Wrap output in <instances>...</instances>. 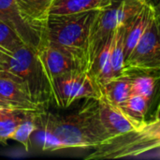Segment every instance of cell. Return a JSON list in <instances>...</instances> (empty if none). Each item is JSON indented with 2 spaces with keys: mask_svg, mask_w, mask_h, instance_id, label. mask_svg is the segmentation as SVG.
I'll return each instance as SVG.
<instances>
[{
  "mask_svg": "<svg viewBox=\"0 0 160 160\" xmlns=\"http://www.w3.org/2000/svg\"><path fill=\"white\" fill-rule=\"evenodd\" d=\"M154 14L155 6L153 2L149 0L128 23L125 38V59L130 54L146 31Z\"/></svg>",
  "mask_w": 160,
  "mask_h": 160,
  "instance_id": "8fae6325",
  "label": "cell"
},
{
  "mask_svg": "<svg viewBox=\"0 0 160 160\" xmlns=\"http://www.w3.org/2000/svg\"><path fill=\"white\" fill-rule=\"evenodd\" d=\"M153 4H154V3H153ZM154 6H155L156 9L160 13V0H158V2L157 4H154Z\"/></svg>",
  "mask_w": 160,
  "mask_h": 160,
  "instance_id": "7402d4cb",
  "label": "cell"
},
{
  "mask_svg": "<svg viewBox=\"0 0 160 160\" xmlns=\"http://www.w3.org/2000/svg\"><path fill=\"white\" fill-rule=\"evenodd\" d=\"M19 8L30 19L46 25L53 0H15Z\"/></svg>",
  "mask_w": 160,
  "mask_h": 160,
  "instance_id": "e0dca14e",
  "label": "cell"
},
{
  "mask_svg": "<svg viewBox=\"0 0 160 160\" xmlns=\"http://www.w3.org/2000/svg\"><path fill=\"white\" fill-rule=\"evenodd\" d=\"M0 73L22 85L31 100L42 109L52 102L50 80L38 52L31 47L8 51L0 46Z\"/></svg>",
  "mask_w": 160,
  "mask_h": 160,
  "instance_id": "7a4b0ae2",
  "label": "cell"
},
{
  "mask_svg": "<svg viewBox=\"0 0 160 160\" xmlns=\"http://www.w3.org/2000/svg\"><path fill=\"white\" fill-rule=\"evenodd\" d=\"M151 99L140 96V95H130L128 99L119 108L129 116L131 119L143 126L146 123V114L149 110Z\"/></svg>",
  "mask_w": 160,
  "mask_h": 160,
  "instance_id": "2e32d148",
  "label": "cell"
},
{
  "mask_svg": "<svg viewBox=\"0 0 160 160\" xmlns=\"http://www.w3.org/2000/svg\"><path fill=\"white\" fill-rule=\"evenodd\" d=\"M52 98L62 109L68 108L81 98L99 99L102 97L100 85L85 69H73L50 81Z\"/></svg>",
  "mask_w": 160,
  "mask_h": 160,
  "instance_id": "5b68a950",
  "label": "cell"
},
{
  "mask_svg": "<svg viewBox=\"0 0 160 160\" xmlns=\"http://www.w3.org/2000/svg\"><path fill=\"white\" fill-rule=\"evenodd\" d=\"M127 73L160 72V13L155 14L141 39L125 61Z\"/></svg>",
  "mask_w": 160,
  "mask_h": 160,
  "instance_id": "8992f818",
  "label": "cell"
},
{
  "mask_svg": "<svg viewBox=\"0 0 160 160\" xmlns=\"http://www.w3.org/2000/svg\"><path fill=\"white\" fill-rule=\"evenodd\" d=\"M43 111V110H42ZM41 111H35L30 115H28L23 121H22L14 129L10 136V140L16 141L23 145L25 151L30 150L31 145V135L34 131L38 129L37 116Z\"/></svg>",
  "mask_w": 160,
  "mask_h": 160,
  "instance_id": "ac0fdd59",
  "label": "cell"
},
{
  "mask_svg": "<svg viewBox=\"0 0 160 160\" xmlns=\"http://www.w3.org/2000/svg\"><path fill=\"white\" fill-rule=\"evenodd\" d=\"M132 79L131 73L113 77L101 86L102 97L112 105L121 106L130 96Z\"/></svg>",
  "mask_w": 160,
  "mask_h": 160,
  "instance_id": "7c38bea8",
  "label": "cell"
},
{
  "mask_svg": "<svg viewBox=\"0 0 160 160\" xmlns=\"http://www.w3.org/2000/svg\"><path fill=\"white\" fill-rule=\"evenodd\" d=\"M0 95L14 109L42 111L43 109L35 104L25 88L13 79L0 73Z\"/></svg>",
  "mask_w": 160,
  "mask_h": 160,
  "instance_id": "30bf717a",
  "label": "cell"
},
{
  "mask_svg": "<svg viewBox=\"0 0 160 160\" xmlns=\"http://www.w3.org/2000/svg\"><path fill=\"white\" fill-rule=\"evenodd\" d=\"M35 111L0 109V144H6L16 127Z\"/></svg>",
  "mask_w": 160,
  "mask_h": 160,
  "instance_id": "5bb4252c",
  "label": "cell"
},
{
  "mask_svg": "<svg viewBox=\"0 0 160 160\" xmlns=\"http://www.w3.org/2000/svg\"><path fill=\"white\" fill-rule=\"evenodd\" d=\"M0 21L14 30L27 46L37 52L48 41L46 25L27 17L15 0H0Z\"/></svg>",
  "mask_w": 160,
  "mask_h": 160,
  "instance_id": "52a82bcc",
  "label": "cell"
},
{
  "mask_svg": "<svg viewBox=\"0 0 160 160\" xmlns=\"http://www.w3.org/2000/svg\"><path fill=\"white\" fill-rule=\"evenodd\" d=\"M0 109H14V108L8 102L0 100Z\"/></svg>",
  "mask_w": 160,
  "mask_h": 160,
  "instance_id": "44dd1931",
  "label": "cell"
},
{
  "mask_svg": "<svg viewBox=\"0 0 160 160\" xmlns=\"http://www.w3.org/2000/svg\"><path fill=\"white\" fill-rule=\"evenodd\" d=\"M114 0H53L51 14H72L89 10H98L112 6Z\"/></svg>",
  "mask_w": 160,
  "mask_h": 160,
  "instance_id": "4fadbf2b",
  "label": "cell"
},
{
  "mask_svg": "<svg viewBox=\"0 0 160 160\" xmlns=\"http://www.w3.org/2000/svg\"><path fill=\"white\" fill-rule=\"evenodd\" d=\"M98 110L100 122L110 136V140L142 127L128 116L121 108L110 103L104 97L98 99Z\"/></svg>",
  "mask_w": 160,
  "mask_h": 160,
  "instance_id": "ba28073f",
  "label": "cell"
},
{
  "mask_svg": "<svg viewBox=\"0 0 160 160\" xmlns=\"http://www.w3.org/2000/svg\"><path fill=\"white\" fill-rule=\"evenodd\" d=\"M23 45L26 44L20 36L8 25L0 21V46L8 51H15Z\"/></svg>",
  "mask_w": 160,
  "mask_h": 160,
  "instance_id": "ffe728a7",
  "label": "cell"
},
{
  "mask_svg": "<svg viewBox=\"0 0 160 160\" xmlns=\"http://www.w3.org/2000/svg\"><path fill=\"white\" fill-rule=\"evenodd\" d=\"M38 54L50 81L73 69H85L71 54L48 41Z\"/></svg>",
  "mask_w": 160,
  "mask_h": 160,
  "instance_id": "9c48e42d",
  "label": "cell"
},
{
  "mask_svg": "<svg viewBox=\"0 0 160 160\" xmlns=\"http://www.w3.org/2000/svg\"><path fill=\"white\" fill-rule=\"evenodd\" d=\"M120 24L113 33L112 48V65L113 76H121L126 74L125 68V38L128 23Z\"/></svg>",
  "mask_w": 160,
  "mask_h": 160,
  "instance_id": "9a60e30c",
  "label": "cell"
},
{
  "mask_svg": "<svg viewBox=\"0 0 160 160\" xmlns=\"http://www.w3.org/2000/svg\"><path fill=\"white\" fill-rule=\"evenodd\" d=\"M41 129V148L53 152L70 148H97L110 140L98 110V99L90 98L82 109L68 114L41 111L37 116Z\"/></svg>",
  "mask_w": 160,
  "mask_h": 160,
  "instance_id": "6da1fadb",
  "label": "cell"
},
{
  "mask_svg": "<svg viewBox=\"0 0 160 160\" xmlns=\"http://www.w3.org/2000/svg\"><path fill=\"white\" fill-rule=\"evenodd\" d=\"M160 149V120L147 121L140 128L107 141L86 159H116L138 158Z\"/></svg>",
  "mask_w": 160,
  "mask_h": 160,
  "instance_id": "277c9868",
  "label": "cell"
},
{
  "mask_svg": "<svg viewBox=\"0 0 160 160\" xmlns=\"http://www.w3.org/2000/svg\"><path fill=\"white\" fill-rule=\"evenodd\" d=\"M98 10L61 15L51 14L46 22L48 42L71 54L86 70L89 68L90 30Z\"/></svg>",
  "mask_w": 160,
  "mask_h": 160,
  "instance_id": "3957f363",
  "label": "cell"
},
{
  "mask_svg": "<svg viewBox=\"0 0 160 160\" xmlns=\"http://www.w3.org/2000/svg\"><path fill=\"white\" fill-rule=\"evenodd\" d=\"M158 80V77L146 74L137 76L135 78L133 77L130 95H140L151 99L155 93Z\"/></svg>",
  "mask_w": 160,
  "mask_h": 160,
  "instance_id": "d6986e66",
  "label": "cell"
}]
</instances>
